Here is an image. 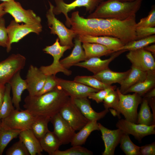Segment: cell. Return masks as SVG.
<instances>
[{
  "mask_svg": "<svg viewBox=\"0 0 155 155\" xmlns=\"http://www.w3.org/2000/svg\"><path fill=\"white\" fill-rule=\"evenodd\" d=\"M93 152L81 146H75L64 151L56 150L53 155H92Z\"/></svg>",
  "mask_w": 155,
  "mask_h": 155,
  "instance_id": "cell-39",
  "label": "cell"
},
{
  "mask_svg": "<svg viewBox=\"0 0 155 155\" xmlns=\"http://www.w3.org/2000/svg\"><path fill=\"white\" fill-rule=\"evenodd\" d=\"M130 69L123 72L114 71L109 68L94 74L92 76L103 83L108 85L116 83L119 84L125 79L129 73Z\"/></svg>",
  "mask_w": 155,
  "mask_h": 155,
  "instance_id": "cell-28",
  "label": "cell"
},
{
  "mask_svg": "<svg viewBox=\"0 0 155 155\" xmlns=\"http://www.w3.org/2000/svg\"><path fill=\"white\" fill-rule=\"evenodd\" d=\"M5 86L4 97L0 109V121L8 116L15 109L10 96V86L9 83L6 84Z\"/></svg>",
  "mask_w": 155,
  "mask_h": 155,
  "instance_id": "cell-34",
  "label": "cell"
},
{
  "mask_svg": "<svg viewBox=\"0 0 155 155\" xmlns=\"http://www.w3.org/2000/svg\"><path fill=\"white\" fill-rule=\"evenodd\" d=\"M116 126L123 132L132 135L140 141L146 136L155 133V125H147L137 124L125 119L119 120Z\"/></svg>",
  "mask_w": 155,
  "mask_h": 155,
  "instance_id": "cell-15",
  "label": "cell"
},
{
  "mask_svg": "<svg viewBox=\"0 0 155 155\" xmlns=\"http://www.w3.org/2000/svg\"><path fill=\"white\" fill-rule=\"evenodd\" d=\"M55 1L56 6L53 8L54 13L55 15L63 13L66 18L65 24L67 26L69 27L71 24L68 13L77 7H85L86 11L90 14L104 0H75L69 3H65L63 0Z\"/></svg>",
  "mask_w": 155,
  "mask_h": 155,
  "instance_id": "cell-11",
  "label": "cell"
},
{
  "mask_svg": "<svg viewBox=\"0 0 155 155\" xmlns=\"http://www.w3.org/2000/svg\"><path fill=\"white\" fill-rule=\"evenodd\" d=\"M30 155L42 154L43 151L39 140L30 129L22 131L19 135Z\"/></svg>",
  "mask_w": 155,
  "mask_h": 155,
  "instance_id": "cell-25",
  "label": "cell"
},
{
  "mask_svg": "<svg viewBox=\"0 0 155 155\" xmlns=\"http://www.w3.org/2000/svg\"><path fill=\"white\" fill-rule=\"evenodd\" d=\"M99 19L101 36L117 38L124 44L136 40V15L123 20Z\"/></svg>",
  "mask_w": 155,
  "mask_h": 155,
  "instance_id": "cell-3",
  "label": "cell"
},
{
  "mask_svg": "<svg viewBox=\"0 0 155 155\" xmlns=\"http://www.w3.org/2000/svg\"><path fill=\"white\" fill-rule=\"evenodd\" d=\"M59 113L75 131L80 130L89 121L83 115L70 97Z\"/></svg>",
  "mask_w": 155,
  "mask_h": 155,
  "instance_id": "cell-13",
  "label": "cell"
},
{
  "mask_svg": "<svg viewBox=\"0 0 155 155\" xmlns=\"http://www.w3.org/2000/svg\"><path fill=\"white\" fill-rule=\"evenodd\" d=\"M82 43L86 60L92 57H100L108 55L115 52L106 46L98 43L88 42Z\"/></svg>",
  "mask_w": 155,
  "mask_h": 155,
  "instance_id": "cell-29",
  "label": "cell"
},
{
  "mask_svg": "<svg viewBox=\"0 0 155 155\" xmlns=\"http://www.w3.org/2000/svg\"><path fill=\"white\" fill-rule=\"evenodd\" d=\"M43 151L49 155H53L54 153L62 145L59 140L53 131L48 132L39 140Z\"/></svg>",
  "mask_w": 155,
  "mask_h": 155,
  "instance_id": "cell-31",
  "label": "cell"
},
{
  "mask_svg": "<svg viewBox=\"0 0 155 155\" xmlns=\"http://www.w3.org/2000/svg\"><path fill=\"white\" fill-rule=\"evenodd\" d=\"M119 98L116 91L113 90L110 92L104 98L103 102L105 109L112 108L117 113Z\"/></svg>",
  "mask_w": 155,
  "mask_h": 155,
  "instance_id": "cell-41",
  "label": "cell"
},
{
  "mask_svg": "<svg viewBox=\"0 0 155 155\" xmlns=\"http://www.w3.org/2000/svg\"><path fill=\"white\" fill-rule=\"evenodd\" d=\"M137 39L138 40L154 35L155 27H137L136 30Z\"/></svg>",
  "mask_w": 155,
  "mask_h": 155,
  "instance_id": "cell-46",
  "label": "cell"
},
{
  "mask_svg": "<svg viewBox=\"0 0 155 155\" xmlns=\"http://www.w3.org/2000/svg\"><path fill=\"white\" fill-rule=\"evenodd\" d=\"M59 86L58 78L51 75H47L44 86L36 95H40L54 90Z\"/></svg>",
  "mask_w": 155,
  "mask_h": 155,
  "instance_id": "cell-42",
  "label": "cell"
},
{
  "mask_svg": "<svg viewBox=\"0 0 155 155\" xmlns=\"http://www.w3.org/2000/svg\"><path fill=\"white\" fill-rule=\"evenodd\" d=\"M6 155H29V152L21 139L13 144L6 151Z\"/></svg>",
  "mask_w": 155,
  "mask_h": 155,
  "instance_id": "cell-40",
  "label": "cell"
},
{
  "mask_svg": "<svg viewBox=\"0 0 155 155\" xmlns=\"http://www.w3.org/2000/svg\"><path fill=\"white\" fill-rule=\"evenodd\" d=\"M70 18L72 30L77 36H101L98 18H85L80 16L79 12H73Z\"/></svg>",
  "mask_w": 155,
  "mask_h": 155,
  "instance_id": "cell-9",
  "label": "cell"
},
{
  "mask_svg": "<svg viewBox=\"0 0 155 155\" xmlns=\"http://www.w3.org/2000/svg\"><path fill=\"white\" fill-rule=\"evenodd\" d=\"M98 125L105 146L102 155H114L115 148L120 143L123 132L118 128L112 130L104 127L100 123H98Z\"/></svg>",
  "mask_w": 155,
  "mask_h": 155,
  "instance_id": "cell-18",
  "label": "cell"
},
{
  "mask_svg": "<svg viewBox=\"0 0 155 155\" xmlns=\"http://www.w3.org/2000/svg\"><path fill=\"white\" fill-rule=\"evenodd\" d=\"M4 4L5 2L0 4V18L6 13L4 10Z\"/></svg>",
  "mask_w": 155,
  "mask_h": 155,
  "instance_id": "cell-51",
  "label": "cell"
},
{
  "mask_svg": "<svg viewBox=\"0 0 155 155\" xmlns=\"http://www.w3.org/2000/svg\"><path fill=\"white\" fill-rule=\"evenodd\" d=\"M147 74V71H142L132 65L129 73L120 84V91L123 93L131 86L144 80Z\"/></svg>",
  "mask_w": 155,
  "mask_h": 155,
  "instance_id": "cell-26",
  "label": "cell"
},
{
  "mask_svg": "<svg viewBox=\"0 0 155 155\" xmlns=\"http://www.w3.org/2000/svg\"><path fill=\"white\" fill-rule=\"evenodd\" d=\"M155 6L152 5L148 15L137 23L136 27H155Z\"/></svg>",
  "mask_w": 155,
  "mask_h": 155,
  "instance_id": "cell-43",
  "label": "cell"
},
{
  "mask_svg": "<svg viewBox=\"0 0 155 155\" xmlns=\"http://www.w3.org/2000/svg\"><path fill=\"white\" fill-rule=\"evenodd\" d=\"M8 36V42L6 51L9 53L11 49V44L18 42L24 37L30 33L38 35L42 31L41 22L31 24H20L12 20L6 27Z\"/></svg>",
  "mask_w": 155,
  "mask_h": 155,
  "instance_id": "cell-7",
  "label": "cell"
},
{
  "mask_svg": "<svg viewBox=\"0 0 155 155\" xmlns=\"http://www.w3.org/2000/svg\"><path fill=\"white\" fill-rule=\"evenodd\" d=\"M74 81L99 90L104 89L111 85L106 84L92 76H77Z\"/></svg>",
  "mask_w": 155,
  "mask_h": 155,
  "instance_id": "cell-38",
  "label": "cell"
},
{
  "mask_svg": "<svg viewBox=\"0 0 155 155\" xmlns=\"http://www.w3.org/2000/svg\"><path fill=\"white\" fill-rule=\"evenodd\" d=\"M119 1L123 2H131L135 0H118Z\"/></svg>",
  "mask_w": 155,
  "mask_h": 155,
  "instance_id": "cell-52",
  "label": "cell"
},
{
  "mask_svg": "<svg viewBox=\"0 0 155 155\" xmlns=\"http://www.w3.org/2000/svg\"><path fill=\"white\" fill-rule=\"evenodd\" d=\"M146 50L150 52L152 54L155 55V45L153 44L150 45H148L144 48Z\"/></svg>",
  "mask_w": 155,
  "mask_h": 155,
  "instance_id": "cell-50",
  "label": "cell"
},
{
  "mask_svg": "<svg viewBox=\"0 0 155 155\" xmlns=\"http://www.w3.org/2000/svg\"><path fill=\"white\" fill-rule=\"evenodd\" d=\"M36 117L26 109H15L0 121V124L5 129L23 131L30 129Z\"/></svg>",
  "mask_w": 155,
  "mask_h": 155,
  "instance_id": "cell-8",
  "label": "cell"
},
{
  "mask_svg": "<svg viewBox=\"0 0 155 155\" xmlns=\"http://www.w3.org/2000/svg\"><path fill=\"white\" fill-rule=\"evenodd\" d=\"M59 86L70 97H88L91 93L99 90L94 89L74 81L58 78Z\"/></svg>",
  "mask_w": 155,
  "mask_h": 155,
  "instance_id": "cell-16",
  "label": "cell"
},
{
  "mask_svg": "<svg viewBox=\"0 0 155 155\" xmlns=\"http://www.w3.org/2000/svg\"><path fill=\"white\" fill-rule=\"evenodd\" d=\"M70 46L61 45L59 38H57L52 45L47 46L42 51L45 53L51 55L53 57L52 63L48 66H41L39 69L46 75L55 76L58 73L61 72L67 76L71 75L72 71L64 67L60 62V59L63 56L64 52L71 49Z\"/></svg>",
  "mask_w": 155,
  "mask_h": 155,
  "instance_id": "cell-4",
  "label": "cell"
},
{
  "mask_svg": "<svg viewBox=\"0 0 155 155\" xmlns=\"http://www.w3.org/2000/svg\"><path fill=\"white\" fill-rule=\"evenodd\" d=\"M49 2V8L47 11L46 16L51 33L58 36L61 45L68 46L72 48L74 45L73 39L77 36V34L56 18L53 11L54 6L50 2Z\"/></svg>",
  "mask_w": 155,
  "mask_h": 155,
  "instance_id": "cell-5",
  "label": "cell"
},
{
  "mask_svg": "<svg viewBox=\"0 0 155 155\" xmlns=\"http://www.w3.org/2000/svg\"><path fill=\"white\" fill-rule=\"evenodd\" d=\"M75 38L74 48L71 53L68 56L60 60L61 63L67 69L78 63L86 60L82 42L79 40L77 36Z\"/></svg>",
  "mask_w": 155,
  "mask_h": 155,
  "instance_id": "cell-24",
  "label": "cell"
},
{
  "mask_svg": "<svg viewBox=\"0 0 155 155\" xmlns=\"http://www.w3.org/2000/svg\"><path fill=\"white\" fill-rule=\"evenodd\" d=\"M26 59L20 54H12L0 61V84L8 83L17 72L23 69Z\"/></svg>",
  "mask_w": 155,
  "mask_h": 155,
  "instance_id": "cell-10",
  "label": "cell"
},
{
  "mask_svg": "<svg viewBox=\"0 0 155 155\" xmlns=\"http://www.w3.org/2000/svg\"><path fill=\"white\" fill-rule=\"evenodd\" d=\"M77 37L82 42L98 43L106 46L115 52L118 51V49L125 44L119 39L108 36L78 35Z\"/></svg>",
  "mask_w": 155,
  "mask_h": 155,
  "instance_id": "cell-22",
  "label": "cell"
},
{
  "mask_svg": "<svg viewBox=\"0 0 155 155\" xmlns=\"http://www.w3.org/2000/svg\"><path fill=\"white\" fill-rule=\"evenodd\" d=\"M70 97L59 86L40 95H28L24 99L23 106L35 116L51 117L59 113Z\"/></svg>",
  "mask_w": 155,
  "mask_h": 155,
  "instance_id": "cell-1",
  "label": "cell"
},
{
  "mask_svg": "<svg viewBox=\"0 0 155 155\" xmlns=\"http://www.w3.org/2000/svg\"><path fill=\"white\" fill-rule=\"evenodd\" d=\"M20 71L16 73L8 83L10 84L12 94V101L16 109L20 110V103L21 96L23 91L27 88L25 80L21 77Z\"/></svg>",
  "mask_w": 155,
  "mask_h": 155,
  "instance_id": "cell-23",
  "label": "cell"
},
{
  "mask_svg": "<svg viewBox=\"0 0 155 155\" xmlns=\"http://www.w3.org/2000/svg\"><path fill=\"white\" fill-rule=\"evenodd\" d=\"M155 121L153 114L150 111L148 99L144 97L137 114V123L150 125H155Z\"/></svg>",
  "mask_w": 155,
  "mask_h": 155,
  "instance_id": "cell-32",
  "label": "cell"
},
{
  "mask_svg": "<svg viewBox=\"0 0 155 155\" xmlns=\"http://www.w3.org/2000/svg\"><path fill=\"white\" fill-rule=\"evenodd\" d=\"M70 98L83 115L89 121H97L103 118L109 111L108 109H105L100 112H96L92 108L88 97Z\"/></svg>",
  "mask_w": 155,
  "mask_h": 155,
  "instance_id": "cell-21",
  "label": "cell"
},
{
  "mask_svg": "<svg viewBox=\"0 0 155 155\" xmlns=\"http://www.w3.org/2000/svg\"><path fill=\"white\" fill-rule=\"evenodd\" d=\"M126 51L124 50L115 52L109 58L102 60L99 57L91 58L84 61L75 64L74 66H78L85 68L92 72L94 74H96L101 71L108 68L110 63L115 58L123 53Z\"/></svg>",
  "mask_w": 155,
  "mask_h": 155,
  "instance_id": "cell-20",
  "label": "cell"
},
{
  "mask_svg": "<svg viewBox=\"0 0 155 155\" xmlns=\"http://www.w3.org/2000/svg\"><path fill=\"white\" fill-rule=\"evenodd\" d=\"M4 10L6 13L10 14L18 23L31 24L41 22V18L32 10L25 9L19 2L15 1L5 2Z\"/></svg>",
  "mask_w": 155,
  "mask_h": 155,
  "instance_id": "cell-12",
  "label": "cell"
},
{
  "mask_svg": "<svg viewBox=\"0 0 155 155\" xmlns=\"http://www.w3.org/2000/svg\"><path fill=\"white\" fill-rule=\"evenodd\" d=\"M155 42V35H152L140 39L134 40L125 44L118 51H133L141 49Z\"/></svg>",
  "mask_w": 155,
  "mask_h": 155,
  "instance_id": "cell-36",
  "label": "cell"
},
{
  "mask_svg": "<svg viewBox=\"0 0 155 155\" xmlns=\"http://www.w3.org/2000/svg\"><path fill=\"white\" fill-rule=\"evenodd\" d=\"M0 1H3V2H7L12 1H15V0H0Z\"/></svg>",
  "mask_w": 155,
  "mask_h": 155,
  "instance_id": "cell-53",
  "label": "cell"
},
{
  "mask_svg": "<svg viewBox=\"0 0 155 155\" xmlns=\"http://www.w3.org/2000/svg\"><path fill=\"white\" fill-rule=\"evenodd\" d=\"M140 155H154L155 154V143L146 144L140 147Z\"/></svg>",
  "mask_w": 155,
  "mask_h": 155,
  "instance_id": "cell-47",
  "label": "cell"
},
{
  "mask_svg": "<svg viewBox=\"0 0 155 155\" xmlns=\"http://www.w3.org/2000/svg\"><path fill=\"white\" fill-rule=\"evenodd\" d=\"M50 118L44 116H36L30 129L36 137L39 140L49 131L48 124Z\"/></svg>",
  "mask_w": 155,
  "mask_h": 155,
  "instance_id": "cell-33",
  "label": "cell"
},
{
  "mask_svg": "<svg viewBox=\"0 0 155 155\" xmlns=\"http://www.w3.org/2000/svg\"><path fill=\"white\" fill-rule=\"evenodd\" d=\"M95 130H99L97 121H89L78 132L75 133L70 142L71 145L81 146L84 144L90 133Z\"/></svg>",
  "mask_w": 155,
  "mask_h": 155,
  "instance_id": "cell-30",
  "label": "cell"
},
{
  "mask_svg": "<svg viewBox=\"0 0 155 155\" xmlns=\"http://www.w3.org/2000/svg\"><path fill=\"white\" fill-rule=\"evenodd\" d=\"M116 88V86H111L108 88L100 90L97 92L90 93L88 98L99 103L103 102L105 97L111 91L115 90Z\"/></svg>",
  "mask_w": 155,
  "mask_h": 155,
  "instance_id": "cell-44",
  "label": "cell"
},
{
  "mask_svg": "<svg viewBox=\"0 0 155 155\" xmlns=\"http://www.w3.org/2000/svg\"><path fill=\"white\" fill-rule=\"evenodd\" d=\"M5 21L2 17L0 18V46L6 48L8 42V36Z\"/></svg>",
  "mask_w": 155,
  "mask_h": 155,
  "instance_id": "cell-45",
  "label": "cell"
},
{
  "mask_svg": "<svg viewBox=\"0 0 155 155\" xmlns=\"http://www.w3.org/2000/svg\"><path fill=\"white\" fill-rule=\"evenodd\" d=\"M143 1L135 0L131 2L118 0L103 1L87 18L124 20L136 15Z\"/></svg>",
  "mask_w": 155,
  "mask_h": 155,
  "instance_id": "cell-2",
  "label": "cell"
},
{
  "mask_svg": "<svg viewBox=\"0 0 155 155\" xmlns=\"http://www.w3.org/2000/svg\"><path fill=\"white\" fill-rule=\"evenodd\" d=\"M126 57L132 65L142 71L155 70V61L152 54L144 48L129 51Z\"/></svg>",
  "mask_w": 155,
  "mask_h": 155,
  "instance_id": "cell-14",
  "label": "cell"
},
{
  "mask_svg": "<svg viewBox=\"0 0 155 155\" xmlns=\"http://www.w3.org/2000/svg\"><path fill=\"white\" fill-rule=\"evenodd\" d=\"M47 75L36 66L30 65L25 80L30 96L36 95L42 88Z\"/></svg>",
  "mask_w": 155,
  "mask_h": 155,
  "instance_id": "cell-19",
  "label": "cell"
},
{
  "mask_svg": "<svg viewBox=\"0 0 155 155\" xmlns=\"http://www.w3.org/2000/svg\"><path fill=\"white\" fill-rule=\"evenodd\" d=\"M116 90L119 98L117 115L121 113L126 120L137 123V109L142 101L141 96L136 93L132 94H124L119 88Z\"/></svg>",
  "mask_w": 155,
  "mask_h": 155,
  "instance_id": "cell-6",
  "label": "cell"
},
{
  "mask_svg": "<svg viewBox=\"0 0 155 155\" xmlns=\"http://www.w3.org/2000/svg\"><path fill=\"white\" fill-rule=\"evenodd\" d=\"M119 143L121 149L126 155H140V147L132 142L128 134L123 132Z\"/></svg>",
  "mask_w": 155,
  "mask_h": 155,
  "instance_id": "cell-37",
  "label": "cell"
},
{
  "mask_svg": "<svg viewBox=\"0 0 155 155\" xmlns=\"http://www.w3.org/2000/svg\"><path fill=\"white\" fill-rule=\"evenodd\" d=\"M50 121L53 125V132L62 145L70 143L75 133V131L62 118L59 113L51 117Z\"/></svg>",
  "mask_w": 155,
  "mask_h": 155,
  "instance_id": "cell-17",
  "label": "cell"
},
{
  "mask_svg": "<svg viewBox=\"0 0 155 155\" xmlns=\"http://www.w3.org/2000/svg\"><path fill=\"white\" fill-rule=\"evenodd\" d=\"M5 89V84H0V109L3 102Z\"/></svg>",
  "mask_w": 155,
  "mask_h": 155,
  "instance_id": "cell-48",
  "label": "cell"
},
{
  "mask_svg": "<svg viewBox=\"0 0 155 155\" xmlns=\"http://www.w3.org/2000/svg\"><path fill=\"white\" fill-rule=\"evenodd\" d=\"M144 96V97L148 100L155 96V88H154L147 92Z\"/></svg>",
  "mask_w": 155,
  "mask_h": 155,
  "instance_id": "cell-49",
  "label": "cell"
},
{
  "mask_svg": "<svg viewBox=\"0 0 155 155\" xmlns=\"http://www.w3.org/2000/svg\"><path fill=\"white\" fill-rule=\"evenodd\" d=\"M22 130L5 129L0 124V155H2L9 143L19 136Z\"/></svg>",
  "mask_w": 155,
  "mask_h": 155,
  "instance_id": "cell-35",
  "label": "cell"
},
{
  "mask_svg": "<svg viewBox=\"0 0 155 155\" xmlns=\"http://www.w3.org/2000/svg\"><path fill=\"white\" fill-rule=\"evenodd\" d=\"M155 85V70L147 71L146 79L131 86L123 94L130 92L136 93L142 96L154 87Z\"/></svg>",
  "mask_w": 155,
  "mask_h": 155,
  "instance_id": "cell-27",
  "label": "cell"
}]
</instances>
